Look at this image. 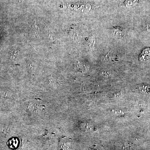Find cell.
<instances>
[{
    "mask_svg": "<svg viewBox=\"0 0 150 150\" xmlns=\"http://www.w3.org/2000/svg\"><path fill=\"white\" fill-rule=\"evenodd\" d=\"M111 32L113 36L119 40L123 39L125 34L124 30L121 27L118 26L112 28L111 29Z\"/></svg>",
    "mask_w": 150,
    "mask_h": 150,
    "instance_id": "1",
    "label": "cell"
},
{
    "mask_svg": "<svg viewBox=\"0 0 150 150\" xmlns=\"http://www.w3.org/2000/svg\"><path fill=\"white\" fill-rule=\"evenodd\" d=\"M43 105L40 102H32L29 105L30 110L33 112H40L43 109Z\"/></svg>",
    "mask_w": 150,
    "mask_h": 150,
    "instance_id": "2",
    "label": "cell"
},
{
    "mask_svg": "<svg viewBox=\"0 0 150 150\" xmlns=\"http://www.w3.org/2000/svg\"><path fill=\"white\" fill-rule=\"evenodd\" d=\"M150 59V47L145 48L142 51L139 57L141 62H145Z\"/></svg>",
    "mask_w": 150,
    "mask_h": 150,
    "instance_id": "3",
    "label": "cell"
},
{
    "mask_svg": "<svg viewBox=\"0 0 150 150\" xmlns=\"http://www.w3.org/2000/svg\"><path fill=\"white\" fill-rule=\"evenodd\" d=\"M122 150H131V146L129 145V144H125Z\"/></svg>",
    "mask_w": 150,
    "mask_h": 150,
    "instance_id": "4",
    "label": "cell"
},
{
    "mask_svg": "<svg viewBox=\"0 0 150 150\" xmlns=\"http://www.w3.org/2000/svg\"><path fill=\"white\" fill-rule=\"evenodd\" d=\"M91 150H102V149L100 147L96 145V146H93Z\"/></svg>",
    "mask_w": 150,
    "mask_h": 150,
    "instance_id": "5",
    "label": "cell"
}]
</instances>
